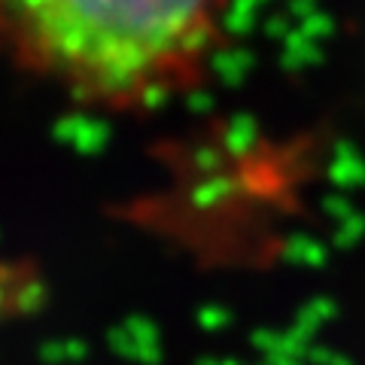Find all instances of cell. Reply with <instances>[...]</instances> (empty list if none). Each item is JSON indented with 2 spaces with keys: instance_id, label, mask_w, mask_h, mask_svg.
<instances>
[{
  "instance_id": "obj_1",
  "label": "cell",
  "mask_w": 365,
  "mask_h": 365,
  "mask_svg": "<svg viewBox=\"0 0 365 365\" xmlns=\"http://www.w3.org/2000/svg\"><path fill=\"white\" fill-rule=\"evenodd\" d=\"M225 0H0V49L67 98L140 110L198 83Z\"/></svg>"
}]
</instances>
